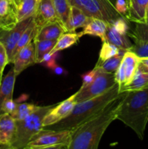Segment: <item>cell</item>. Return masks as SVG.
I'll return each mask as SVG.
<instances>
[{
	"label": "cell",
	"instance_id": "20",
	"mask_svg": "<svg viewBox=\"0 0 148 149\" xmlns=\"http://www.w3.org/2000/svg\"><path fill=\"white\" fill-rule=\"evenodd\" d=\"M15 79L16 75L12 68L1 81L0 85V115L2 114L1 107L4 101L12 97Z\"/></svg>",
	"mask_w": 148,
	"mask_h": 149
},
{
	"label": "cell",
	"instance_id": "24",
	"mask_svg": "<svg viewBox=\"0 0 148 149\" xmlns=\"http://www.w3.org/2000/svg\"><path fill=\"white\" fill-rule=\"evenodd\" d=\"M81 38L79 33L75 32H65L61 35L59 39L57 40L56 45L54 47L51 53H55L61 50L71 47L73 45H75Z\"/></svg>",
	"mask_w": 148,
	"mask_h": 149
},
{
	"label": "cell",
	"instance_id": "38",
	"mask_svg": "<svg viewBox=\"0 0 148 149\" xmlns=\"http://www.w3.org/2000/svg\"><path fill=\"white\" fill-rule=\"evenodd\" d=\"M138 69L143 72L148 73V57L147 58H139V63Z\"/></svg>",
	"mask_w": 148,
	"mask_h": 149
},
{
	"label": "cell",
	"instance_id": "34",
	"mask_svg": "<svg viewBox=\"0 0 148 149\" xmlns=\"http://www.w3.org/2000/svg\"><path fill=\"white\" fill-rule=\"evenodd\" d=\"M57 52H55V53L49 52V53L45 54L42 58L40 64H42L46 68L51 69L56 64V58L57 57Z\"/></svg>",
	"mask_w": 148,
	"mask_h": 149
},
{
	"label": "cell",
	"instance_id": "36",
	"mask_svg": "<svg viewBox=\"0 0 148 149\" xmlns=\"http://www.w3.org/2000/svg\"><path fill=\"white\" fill-rule=\"evenodd\" d=\"M17 103L15 100H13V98H9L4 101L3 103L2 107H1V112L2 113H8V114H12L15 110L17 107Z\"/></svg>",
	"mask_w": 148,
	"mask_h": 149
},
{
	"label": "cell",
	"instance_id": "41",
	"mask_svg": "<svg viewBox=\"0 0 148 149\" xmlns=\"http://www.w3.org/2000/svg\"><path fill=\"white\" fill-rule=\"evenodd\" d=\"M0 149H13L12 148L7 145H1L0 146Z\"/></svg>",
	"mask_w": 148,
	"mask_h": 149
},
{
	"label": "cell",
	"instance_id": "4",
	"mask_svg": "<svg viewBox=\"0 0 148 149\" xmlns=\"http://www.w3.org/2000/svg\"><path fill=\"white\" fill-rule=\"evenodd\" d=\"M55 105L39 106L26 119L16 121L15 133L9 146L13 149L26 148L33 137L44 129V118Z\"/></svg>",
	"mask_w": 148,
	"mask_h": 149
},
{
	"label": "cell",
	"instance_id": "33",
	"mask_svg": "<svg viewBox=\"0 0 148 149\" xmlns=\"http://www.w3.org/2000/svg\"><path fill=\"white\" fill-rule=\"evenodd\" d=\"M7 64H9V59L7 49L4 45L0 42V77L1 79L4 70Z\"/></svg>",
	"mask_w": 148,
	"mask_h": 149
},
{
	"label": "cell",
	"instance_id": "29",
	"mask_svg": "<svg viewBox=\"0 0 148 149\" xmlns=\"http://www.w3.org/2000/svg\"><path fill=\"white\" fill-rule=\"evenodd\" d=\"M124 54H119L100 63H97L94 68L107 73H115L118 68Z\"/></svg>",
	"mask_w": 148,
	"mask_h": 149
},
{
	"label": "cell",
	"instance_id": "35",
	"mask_svg": "<svg viewBox=\"0 0 148 149\" xmlns=\"http://www.w3.org/2000/svg\"><path fill=\"white\" fill-rule=\"evenodd\" d=\"M115 7L120 14L124 17L127 16L129 10V0H116Z\"/></svg>",
	"mask_w": 148,
	"mask_h": 149
},
{
	"label": "cell",
	"instance_id": "45",
	"mask_svg": "<svg viewBox=\"0 0 148 149\" xmlns=\"http://www.w3.org/2000/svg\"><path fill=\"white\" fill-rule=\"evenodd\" d=\"M1 30H2V29H1V27H0V31H1Z\"/></svg>",
	"mask_w": 148,
	"mask_h": 149
},
{
	"label": "cell",
	"instance_id": "44",
	"mask_svg": "<svg viewBox=\"0 0 148 149\" xmlns=\"http://www.w3.org/2000/svg\"><path fill=\"white\" fill-rule=\"evenodd\" d=\"M146 22H148V16L147 17V18H146Z\"/></svg>",
	"mask_w": 148,
	"mask_h": 149
},
{
	"label": "cell",
	"instance_id": "18",
	"mask_svg": "<svg viewBox=\"0 0 148 149\" xmlns=\"http://www.w3.org/2000/svg\"><path fill=\"white\" fill-rule=\"evenodd\" d=\"M91 17L87 16L81 9L71 6L69 17L65 23V28L67 32H75L78 28H84Z\"/></svg>",
	"mask_w": 148,
	"mask_h": 149
},
{
	"label": "cell",
	"instance_id": "5",
	"mask_svg": "<svg viewBox=\"0 0 148 149\" xmlns=\"http://www.w3.org/2000/svg\"><path fill=\"white\" fill-rule=\"evenodd\" d=\"M71 6L81 9L87 16L113 24L117 19L124 17L118 12L111 0H69Z\"/></svg>",
	"mask_w": 148,
	"mask_h": 149
},
{
	"label": "cell",
	"instance_id": "28",
	"mask_svg": "<svg viewBox=\"0 0 148 149\" xmlns=\"http://www.w3.org/2000/svg\"><path fill=\"white\" fill-rule=\"evenodd\" d=\"M39 108V106L35 105L33 103H17V107L11 115L13 119L15 121H20L26 119L27 116L31 114L33 112L37 110Z\"/></svg>",
	"mask_w": 148,
	"mask_h": 149
},
{
	"label": "cell",
	"instance_id": "23",
	"mask_svg": "<svg viewBox=\"0 0 148 149\" xmlns=\"http://www.w3.org/2000/svg\"><path fill=\"white\" fill-rule=\"evenodd\" d=\"M38 31H39V29L36 27V24H35L34 21H33V19H32L31 21L30 22V23H29V25L28 26V27L26 28L25 31L23 32V35H22L21 37H20V40H19L18 43H17L15 49L12 55V62L15 55L17 54V52H18L20 49H23L24 47H26V45H28L29 43H30V42H32V40H33V39H35V37H36V34H37L38 33Z\"/></svg>",
	"mask_w": 148,
	"mask_h": 149
},
{
	"label": "cell",
	"instance_id": "32",
	"mask_svg": "<svg viewBox=\"0 0 148 149\" xmlns=\"http://www.w3.org/2000/svg\"><path fill=\"white\" fill-rule=\"evenodd\" d=\"M115 29L119 33L124 35H128L129 33V22L126 17H120L115 20L113 24H111Z\"/></svg>",
	"mask_w": 148,
	"mask_h": 149
},
{
	"label": "cell",
	"instance_id": "1",
	"mask_svg": "<svg viewBox=\"0 0 148 149\" xmlns=\"http://www.w3.org/2000/svg\"><path fill=\"white\" fill-rule=\"evenodd\" d=\"M126 92L109 103L102 111L72 131L68 149H98L100 140L117 113Z\"/></svg>",
	"mask_w": 148,
	"mask_h": 149
},
{
	"label": "cell",
	"instance_id": "26",
	"mask_svg": "<svg viewBox=\"0 0 148 149\" xmlns=\"http://www.w3.org/2000/svg\"><path fill=\"white\" fill-rule=\"evenodd\" d=\"M127 50L123 49H120L118 47L112 45L107 42H102L101 49L100 52V57L97 61L98 63H102L107 61L109 58L116 56L119 54H124Z\"/></svg>",
	"mask_w": 148,
	"mask_h": 149
},
{
	"label": "cell",
	"instance_id": "10",
	"mask_svg": "<svg viewBox=\"0 0 148 149\" xmlns=\"http://www.w3.org/2000/svg\"><path fill=\"white\" fill-rule=\"evenodd\" d=\"M75 97V93L67 98L66 100H63L58 104H56L53 108H52L44 118V128L55 125L69 116L76 103Z\"/></svg>",
	"mask_w": 148,
	"mask_h": 149
},
{
	"label": "cell",
	"instance_id": "15",
	"mask_svg": "<svg viewBox=\"0 0 148 149\" xmlns=\"http://www.w3.org/2000/svg\"><path fill=\"white\" fill-rule=\"evenodd\" d=\"M66 30L60 21L53 22L44 25L38 31L34 39L36 40H57ZM33 39V40H34Z\"/></svg>",
	"mask_w": 148,
	"mask_h": 149
},
{
	"label": "cell",
	"instance_id": "25",
	"mask_svg": "<svg viewBox=\"0 0 148 149\" xmlns=\"http://www.w3.org/2000/svg\"><path fill=\"white\" fill-rule=\"evenodd\" d=\"M58 20L64 25L68 21L71 4L69 0H52Z\"/></svg>",
	"mask_w": 148,
	"mask_h": 149
},
{
	"label": "cell",
	"instance_id": "43",
	"mask_svg": "<svg viewBox=\"0 0 148 149\" xmlns=\"http://www.w3.org/2000/svg\"><path fill=\"white\" fill-rule=\"evenodd\" d=\"M148 16V7H147V17Z\"/></svg>",
	"mask_w": 148,
	"mask_h": 149
},
{
	"label": "cell",
	"instance_id": "27",
	"mask_svg": "<svg viewBox=\"0 0 148 149\" xmlns=\"http://www.w3.org/2000/svg\"><path fill=\"white\" fill-rule=\"evenodd\" d=\"M57 40H33L36 49V63H40L44 55L52 50Z\"/></svg>",
	"mask_w": 148,
	"mask_h": 149
},
{
	"label": "cell",
	"instance_id": "40",
	"mask_svg": "<svg viewBox=\"0 0 148 149\" xmlns=\"http://www.w3.org/2000/svg\"><path fill=\"white\" fill-rule=\"evenodd\" d=\"M33 149H68V146L57 145V146H54L41 147V148H33Z\"/></svg>",
	"mask_w": 148,
	"mask_h": 149
},
{
	"label": "cell",
	"instance_id": "3",
	"mask_svg": "<svg viewBox=\"0 0 148 149\" xmlns=\"http://www.w3.org/2000/svg\"><path fill=\"white\" fill-rule=\"evenodd\" d=\"M133 130L143 140L148 123V89L126 92L117 113V119Z\"/></svg>",
	"mask_w": 148,
	"mask_h": 149
},
{
	"label": "cell",
	"instance_id": "12",
	"mask_svg": "<svg viewBox=\"0 0 148 149\" xmlns=\"http://www.w3.org/2000/svg\"><path fill=\"white\" fill-rule=\"evenodd\" d=\"M33 21L39 29L47 23L59 21L52 0H40L36 14L33 16Z\"/></svg>",
	"mask_w": 148,
	"mask_h": 149
},
{
	"label": "cell",
	"instance_id": "11",
	"mask_svg": "<svg viewBox=\"0 0 148 149\" xmlns=\"http://www.w3.org/2000/svg\"><path fill=\"white\" fill-rule=\"evenodd\" d=\"M12 63L14 65L13 69L16 77L28 67L36 63V49L33 42L29 43L17 52Z\"/></svg>",
	"mask_w": 148,
	"mask_h": 149
},
{
	"label": "cell",
	"instance_id": "17",
	"mask_svg": "<svg viewBox=\"0 0 148 149\" xmlns=\"http://www.w3.org/2000/svg\"><path fill=\"white\" fill-rule=\"evenodd\" d=\"M109 23L102 20L91 17L90 21L83 28V30L79 32L81 37L85 35L98 36L102 42H106V31Z\"/></svg>",
	"mask_w": 148,
	"mask_h": 149
},
{
	"label": "cell",
	"instance_id": "6",
	"mask_svg": "<svg viewBox=\"0 0 148 149\" xmlns=\"http://www.w3.org/2000/svg\"><path fill=\"white\" fill-rule=\"evenodd\" d=\"M94 68L96 70V75L92 82L87 87L80 88L75 93V100L76 103L101 95L117 84L115 79V73H107Z\"/></svg>",
	"mask_w": 148,
	"mask_h": 149
},
{
	"label": "cell",
	"instance_id": "22",
	"mask_svg": "<svg viewBox=\"0 0 148 149\" xmlns=\"http://www.w3.org/2000/svg\"><path fill=\"white\" fill-rule=\"evenodd\" d=\"M148 89V73L143 72L137 68L134 77L129 84L119 88L120 93L122 92L135 91Z\"/></svg>",
	"mask_w": 148,
	"mask_h": 149
},
{
	"label": "cell",
	"instance_id": "7",
	"mask_svg": "<svg viewBox=\"0 0 148 149\" xmlns=\"http://www.w3.org/2000/svg\"><path fill=\"white\" fill-rule=\"evenodd\" d=\"M72 131H55L43 129L33 137L24 149H33L57 145L68 146Z\"/></svg>",
	"mask_w": 148,
	"mask_h": 149
},
{
	"label": "cell",
	"instance_id": "39",
	"mask_svg": "<svg viewBox=\"0 0 148 149\" xmlns=\"http://www.w3.org/2000/svg\"><path fill=\"white\" fill-rule=\"evenodd\" d=\"M51 70H52V71H53L55 74H57V75H62V74H66V71H65V69H64L63 68H62L61 66H59V65H57V64H55V65L51 68Z\"/></svg>",
	"mask_w": 148,
	"mask_h": 149
},
{
	"label": "cell",
	"instance_id": "19",
	"mask_svg": "<svg viewBox=\"0 0 148 149\" xmlns=\"http://www.w3.org/2000/svg\"><path fill=\"white\" fill-rule=\"evenodd\" d=\"M18 22L34 16L40 0H14Z\"/></svg>",
	"mask_w": 148,
	"mask_h": 149
},
{
	"label": "cell",
	"instance_id": "16",
	"mask_svg": "<svg viewBox=\"0 0 148 149\" xmlns=\"http://www.w3.org/2000/svg\"><path fill=\"white\" fill-rule=\"evenodd\" d=\"M129 10L126 19L133 23H145L147 18L148 0H129Z\"/></svg>",
	"mask_w": 148,
	"mask_h": 149
},
{
	"label": "cell",
	"instance_id": "30",
	"mask_svg": "<svg viewBox=\"0 0 148 149\" xmlns=\"http://www.w3.org/2000/svg\"><path fill=\"white\" fill-rule=\"evenodd\" d=\"M135 28L131 33H128V36L133 39L148 42V22L135 23Z\"/></svg>",
	"mask_w": 148,
	"mask_h": 149
},
{
	"label": "cell",
	"instance_id": "8",
	"mask_svg": "<svg viewBox=\"0 0 148 149\" xmlns=\"http://www.w3.org/2000/svg\"><path fill=\"white\" fill-rule=\"evenodd\" d=\"M139 63V58L130 50L123 55L118 68L115 72V79L119 88L129 84L134 77Z\"/></svg>",
	"mask_w": 148,
	"mask_h": 149
},
{
	"label": "cell",
	"instance_id": "42",
	"mask_svg": "<svg viewBox=\"0 0 148 149\" xmlns=\"http://www.w3.org/2000/svg\"><path fill=\"white\" fill-rule=\"evenodd\" d=\"M1 81H2V79L0 77V85H1Z\"/></svg>",
	"mask_w": 148,
	"mask_h": 149
},
{
	"label": "cell",
	"instance_id": "31",
	"mask_svg": "<svg viewBox=\"0 0 148 149\" xmlns=\"http://www.w3.org/2000/svg\"><path fill=\"white\" fill-rule=\"evenodd\" d=\"M134 43L132 45L129 50L136 54L139 58L148 57V42L133 39Z\"/></svg>",
	"mask_w": 148,
	"mask_h": 149
},
{
	"label": "cell",
	"instance_id": "9",
	"mask_svg": "<svg viewBox=\"0 0 148 149\" xmlns=\"http://www.w3.org/2000/svg\"><path fill=\"white\" fill-rule=\"evenodd\" d=\"M33 17L18 22L15 26L10 30H1L0 31V42L2 43L7 49L9 63L12 62V55L15 49L23 35V32L28 27Z\"/></svg>",
	"mask_w": 148,
	"mask_h": 149
},
{
	"label": "cell",
	"instance_id": "37",
	"mask_svg": "<svg viewBox=\"0 0 148 149\" xmlns=\"http://www.w3.org/2000/svg\"><path fill=\"white\" fill-rule=\"evenodd\" d=\"M96 75V70L93 69L92 71H90L89 72H86V74H83L81 76L82 77V85H81V88H84V87H87L94 80V77Z\"/></svg>",
	"mask_w": 148,
	"mask_h": 149
},
{
	"label": "cell",
	"instance_id": "13",
	"mask_svg": "<svg viewBox=\"0 0 148 149\" xmlns=\"http://www.w3.org/2000/svg\"><path fill=\"white\" fill-rule=\"evenodd\" d=\"M18 23L14 0H0V27L10 30Z\"/></svg>",
	"mask_w": 148,
	"mask_h": 149
},
{
	"label": "cell",
	"instance_id": "2",
	"mask_svg": "<svg viewBox=\"0 0 148 149\" xmlns=\"http://www.w3.org/2000/svg\"><path fill=\"white\" fill-rule=\"evenodd\" d=\"M119 86L115 84L111 89L102 95L94 98L75 103L72 112L65 119L60 122L44 127V129L51 130L73 131L81 124L88 121L102 111L107 105L120 95Z\"/></svg>",
	"mask_w": 148,
	"mask_h": 149
},
{
	"label": "cell",
	"instance_id": "14",
	"mask_svg": "<svg viewBox=\"0 0 148 149\" xmlns=\"http://www.w3.org/2000/svg\"><path fill=\"white\" fill-rule=\"evenodd\" d=\"M16 130V121L8 113L0 115V146H9Z\"/></svg>",
	"mask_w": 148,
	"mask_h": 149
},
{
	"label": "cell",
	"instance_id": "21",
	"mask_svg": "<svg viewBox=\"0 0 148 149\" xmlns=\"http://www.w3.org/2000/svg\"><path fill=\"white\" fill-rule=\"evenodd\" d=\"M128 35L122 34L118 32L111 24L108 25L106 31V42L118 47L120 49L129 50L132 43L128 38Z\"/></svg>",
	"mask_w": 148,
	"mask_h": 149
}]
</instances>
